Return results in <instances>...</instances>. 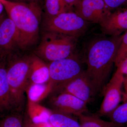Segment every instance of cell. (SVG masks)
Listing matches in <instances>:
<instances>
[{
    "mask_svg": "<svg viewBox=\"0 0 127 127\" xmlns=\"http://www.w3.org/2000/svg\"><path fill=\"white\" fill-rule=\"evenodd\" d=\"M122 35L94 40L86 55L87 74L96 94L104 89L111 74L122 41Z\"/></svg>",
    "mask_w": 127,
    "mask_h": 127,
    "instance_id": "obj_1",
    "label": "cell"
},
{
    "mask_svg": "<svg viewBox=\"0 0 127 127\" xmlns=\"http://www.w3.org/2000/svg\"><path fill=\"white\" fill-rule=\"evenodd\" d=\"M0 1L18 31V46L26 48L33 44L38 37L41 16L42 10L38 3L10 0Z\"/></svg>",
    "mask_w": 127,
    "mask_h": 127,
    "instance_id": "obj_2",
    "label": "cell"
},
{
    "mask_svg": "<svg viewBox=\"0 0 127 127\" xmlns=\"http://www.w3.org/2000/svg\"><path fill=\"white\" fill-rule=\"evenodd\" d=\"M31 57L6 61L7 79L12 107L21 106L29 84Z\"/></svg>",
    "mask_w": 127,
    "mask_h": 127,
    "instance_id": "obj_3",
    "label": "cell"
},
{
    "mask_svg": "<svg viewBox=\"0 0 127 127\" xmlns=\"http://www.w3.org/2000/svg\"><path fill=\"white\" fill-rule=\"evenodd\" d=\"M51 32L44 37L38 48L37 52L41 57L51 62L73 55L74 37Z\"/></svg>",
    "mask_w": 127,
    "mask_h": 127,
    "instance_id": "obj_4",
    "label": "cell"
},
{
    "mask_svg": "<svg viewBox=\"0 0 127 127\" xmlns=\"http://www.w3.org/2000/svg\"><path fill=\"white\" fill-rule=\"evenodd\" d=\"M49 82L52 91H56L67 83L75 78L84 71L82 63L75 55L50 62Z\"/></svg>",
    "mask_w": 127,
    "mask_h": 127,
    "instance_id": "obj_5",
    "label": "cell"
},
{
    "mask_svg": "<svg viewBox=\"0 0 127 127\" xmlns=\"http://www.w3.org/2000/svg\"><path fill=\"white\" fill-rule=\"evenodd\" d=\"M46 27L49 31L71 36H78L86 31L88 22L75 12L67 11L48 18Z\"/></svg>",
    "mask_w": 127,
    "mask_h": 127,
    "instance_id": "obj_6",
    "label": "cell"
},
{
    "mask_svg": "<svg viewBox=\"0 0 127 127\" xmlns=\"http://www.w3.org/2000/svg\"><path fill=\"white\" fill-rule=\"evenodd\" d=\"M124 75L118 68L104 88V96L97 115L108 116L118 106L121 101Z\"/></svg>",
    "mask_w": 127,
    "mask_h": 127,
    "instance_id": "obj_7",
    "label": "cell"
},
{
    "mask_svg": "<svg viewBox=\"0 0 127 127\" xmlns=\"http://www.w3.org/2000/svg\"><path fill=\"white\" fill-rule=\"evenodd\" d=\"M74 7L75 13L84 20L100 24L111 12L104 0H80Z\"/></svg>",
    "mask_w": 127,
    "mask_h": 127,
    "instance_id": "obj_8",
    "label": "cell"
},
{
    "mask_svg": "<svg viewBox=\"0 0 127 127\" xmlns=\"http://www.w3.org/2000/svg\"><path fill=\"white\" fill-rule=\"evenodd\" d=\"M56 91L70 94L87 103L96 95L86 70Z\"/></svg>",
    "mask_w": 127,
    "mask_h": 127,
    "instance_id": "obj_9",
    "label": "cell"
},
{
    "mask_svg": "<svg viewBox=\"0 0 127 127\" xmlns=\"http://www.w3.org/2000/svg\"><path fill=\"white\" fill-rule=\"evenodd\" d=\"M86 103L70 94L59 93L51 100L54 111L77 116L87 111Z\"/></svg>",
    "mask_w": 127,
    "mask_h": 127,
    "instance_id": "obj_10",
    "label": "cell"
},
{
    "mask_svg": "<svg viewBox=\"0 0 127 127\" xmlns=\"http://www.w3.org/2000/svg\"><path fill=\"white\" fill-rule=\"evenodd\" d=\"M19 35L15 25L10 18L0 22V56L10 54L16 45H18Z\"/></svg>",
    "mask_w": 127,
    "mask_h": 127,
    "instance_id": "obj_11",
    "label": "cell"
},
{
    "mask_svg": "<svg viewBox=\"0 0 127 127\" xmlns=\"http://www.w3.org/2000/svg\"><path fill=\"white\" fill-rule=\"evenodd\" d=\"M100 25L104 34L111 36L121 35L127 31V7L118 8L111 12Z\"/></svg>",
    "mask_w": 127,
    "mask_h": 127,
    "instance_id": "obj_12",
    "label": "cell"
},
{
    "mask_svg": "<svg viewBox=\"0 0 127 127\" xmlns=\"http://www.w3.org/2000/svg\"><path fill=\"white\" fill-rule=\"evenodd\" d=\"M5 57H0V111L12 107L7 75Z\"/></svg>",
    "mask_w": 127,
    "mask_h": 127,
    "instance_id": "obj_13",
    "label": "cell"
},
{
    "mask_svg": "<svg viewBox=\"0 0 127 127\" xmlns=\"http://www.w3.org/2000/svg\"><path fill=\"white\" fill-rule=\"evenodd\" d=\"M50 78L48 65L37 57H31L29 84L47 83L49 81Z\"/></svg>",
    "mask_w": 127,
    "mask_h": 127,
    "instance_id": "obj_14",
    "label": "cell"
},
{
    "mask_svg": "<svg viewBox=\"0 0 127 127\" xmlns=\"http://www.w3.org/2000/svg\"><path fill=\"white\" fill-rule=\"evenodd\" d=\"M52 91V87L50 82L43 84L30 83L26 89L28 100L37 103L42 100Z\"/></svg>",
    "mask_w": 127,
    "mask_h": 127,
    "instance_id": "obj_15",
    "label": "cell"
},
{
    "mask_svg": "<svg viewBox=\"0 0 127 127\" xmlns=\"http://www.w3.org/2000/svg\"><path fill=\"white\" fill-rule=\"evenodd\" d=\"M77 117L81 127H123L112 121L102 120L98 115L82 114Z\"/></svg>",
    "mask_w": 127,
    "mask_h": 127,
    "instance_id": "obj_16",
    "label": "cell"
},
{
    "mask_svg": "<svg viewBox=\"0 0 127 127\" xmlns=\"http://www.w3.org/2000/svg\"><path fill=\"white\" fill-rule=\"evenodd\" d=\"M28 111L29 118L32 122H49L51 111L46 108L28 100Z\"/></svg>",
    "mask_w": 127,
    "mask_h": 127,
    "instance_id": "obj_17",
    "label": "cell"
},
{
    "mask_svg": "<svg viewBox=\"0 0 127 127\" xmlns=\"http://www.w3.org/2000/svg\"><path fill=\"white\" fill-rule=\"evenodd\" d=\"M71 115L54 111L50 115L49 122L53 127H81L79 121Z\"/></svg>",
    "mask_w": 127,
    "mask_h": 127,
    "instance_id": "obj_18",
    "label": "cell"
},
{
    "mask_svg": "<svg viewBox=\"0 0 127 127\" xmlns=\"http://www.w3.org/2000/svg\"><path fill=\"white\" fill-rule=\"evenodd\" d=\"M69 7L64 0H45L44 8L48 18L67 12Z\"/></svg>",
    "mask_w": 127,
    "mask_h": 127,
    "instance_id": "obj_19",
    "label": "cell"
},
{
    "mask_svg": "<svg viewBox=\"0 0 127 127\" xmlns=\"http://www.w3.org/2000/svg\"><path fill=\"white\" fill-rule=\"evenodd\" d=\"M110 121L121 125H127V100L121 105H119L108 116Z\"/></svg>",
    "mask_w": 127,
    "mask_h": 127,
    "instance_id": "obj_20",
    "label": "cell"
},
{
    "mask_svg": "<svg viewBox=\"0 0 127 127\" xmlns=\"http://www.w3.org/2000/svg\"><path fill=\"white\" fill-rule=\"evenodd\" d=\"M127 57V31L122 35V41L119 46L115 61L117 67Z\"/></svg>",
    "mask_w": 127,
    "mask_h": 127,
    "instance_id": "obj_21",
    "label": "cell"
},
{
    "mask_svg": "<svg viewBox=\"0 0 127 127\" xmlns=\"http://www.w3.org/2000/svg\"><path fill=\"white\" fill-rule=\"evenodd\" d=\"M0 127H23V123L20 116L11 115L0 121Z\"/></svg>",
    "mask_w": 127,
    "mask_h": 127,
    "instance_id": "obj_22",
    "label": "cell"
},
{
    "mask_svg": "<svg viewBox=\"0 0 127 127\" xmlns=\"http://www.w3.org/2000/svg\"><path fill=\"white\" fill-rule=\"evenodd\" d=\"M108 9L111 11L121 7H127V0H104Z\"/></svg>",
    "mask_w": 127,
    "mask_h": 127,
    "instance_id": "obj_23",
    "label": "cell"
},
{
    "mask_svg": "<svg viewBox=\"0 0 127 127\" xmlns=\"http://www.w3.org/2000/svg\"><path fill=\"white\" fill-rule=\"evenodd\" d=\"M117 68H118L122 72L124 76H126L124 79V83L127 84V57L122 62Z\"/></svg>",
    "mask_w": 127,
    "mask_h": 127,
    "instance_id": "obj_24",
    "label": "cell"
},
{
    "mask_svg": "<svg viewBox=\"0 0 127 127\" xmlns=\"http://www.w3.org/2000/svg\"><path fill=\"white\" fill-rule=\"evenodd\" d=\"M32 123L34 127H53L49 122H42L36 123L32 122Z\"/></svg>",
    "mask_w": 127,
    "mask_h": 127,
    "instance_id": "obj_25",
    "label": "cell"
},
{
    "mask_svg": "<svg viewBox=\"0 0 127 127\" xmlns=\"http://www.w3.org/2000/svg\"><path fill=\"white\" fill-rule=\"evenodd\" d=\"M69 7L74 6L80 0H64Z\"/></svg>",
    "mask_w": 127,
    "mask_h": 127,
    "instance_id": "obj_26",
    "label": "cell"
},
{
    "mask_svg": "<svg viewBox=\"0 0 127 127\" xmlns=\"http://www.w3.org/2000/svg\"><path fill=\"white\" fill-rule=\"evenodd\" d=\"M23 127H34L32 124L31 121L30 119H27L23 124Z\"/></svg>",
    "mask_w": 127,
    "mask_h": 127,
    "instance_id": "obj_27",
    "label": "cell"
},
{
    "mask_svg": "<svg viewBox=\"0 0 127 127\" xmlns=\"http://www.w3.org/2000/svg\"><path fill=\"white\" fill-rule=\"evenodd\" d=\"M4 7L3 5L2 4L1 2L0 1V15L2 13V11H3V9Z\"/></svg>",
    "mask_w": 127,
    "mask_h": 127,
    "instance_id": "obj_28",
    "label": "cell"
},
{
    "mask_svg": "<svg viewBox=\"0 0 127 127\" xmlns=\"http://www.w3.org/2000/svg\"><path fill=\"white\" fill-rule=\"evenodd\" d=\"M27 0L29 1V2H35L38 3V1L40 0Z\"/></svg>",
    "mask_w": 127,
    "mask_h": 127,
    "instance_id": "obj_29",
    "label": "cell"
},
{
    "mask_svg": "<svg viewBox=\"0 0 127 127\" xmlns=\"http://www.w3.org/2000/svg\"><path fill=\"white\" fill-rule=\"evenodd\" d=\"M24 0H12V1H18V2H24Z\"/></svg>",
    "mask_w": 127,
    "mask_h": 127,
    "instance_id": "obj_30",
    "label": "cell"
},
{
    "mask_svg": "<svg viewBox=\"0 0 127 127\" xmlns=\"http://www.w3.org/2000/svg\"><path fill=\"white\" fill-rule=\"evenodd\" d=\"M127 127V125H126V126H124V127Z\"/></svg>",
    "mask_w": 127,
    "mask_h": 127,
    "instance_id": "obj_31",
    "label": "cell"
},
{
    "mask_svg": "<svg viewBox=\"0 0 127 127\" xmlns=\"http://www.w3.org/2000/svg\"></svg>",
    "mask_w": 127,
    "mask_h": 127,
    "instance_id": "obj_32",
    "label": "cell"
},
{
    "mask_svg": "<svg viewBox=\"0 0 127 127\" xmlns=\"http://www.w3.org/2000/svg\"></svg>",
    "mask_w": 127,
    "mask_h": 127,
    "instance_id": "obj_33",
    "label": "cell"
}]
</instances>
